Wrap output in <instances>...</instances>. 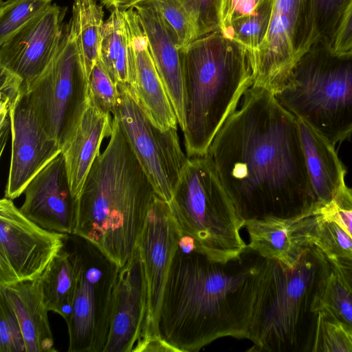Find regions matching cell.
<instances>
[{"instance_id": "1", "label": "cell", "mask_w": 352, "mask_h": 352, "mask_svg": "<svg viewBox=\"0 0 352 352\" xmlns=\"http://www.w3.org/2000/svg\"><path fill=\"white\" fill-rule=\"evenodd\" d=\"M205 156L243 226L317 214L298 119L267 89L252 85L246 91Z\"/></svg>"}, {"instance_id": "2", "label": "cell", "mask_w": 352, "mask_h": 352, "mask_svg": "<svg viewBox=\"0 0 352 352\" xmlns=\"http://www.w3.org/2000/svg\"><path fill=\"white\" fill-rule=\"evenodd\" d=\"M266 258L246 248L226 263L192 243L179 245L166 281L158 322L165 351L197 352L217 339H248Z\"/></svg>"}, {"instance_id": "3", "label": "cell", "mask_w": 352, "mask_h": 352, "mask_svg": "<svg viewBox=\"0 0 352 352\" xmlns=\"http://www.w3.org/2000/svg\"><path fill=\"white\" fill-rule=\"evenodd\" d=\"M76 202L73 234L91 241L120 268L131 256L157 195L117 120Z\"/></svg>"}, {"instance_id": "4", "label": "cell", "mask_w": 352, "mask_h": 352, "mask_svg": "<svg viewBox=\"0 0 352 352\" xmlns=\"http://www.w3.org/2000/svg\"><path fill=\"white\" fill-rule=\"evenodd\" d=\"M180 56L186 155L201 157L253 85L254 54L217 30L181 49Z\"/></svg>"}, {"instance_id": "5", "label": "cell", "mask_w": 352, "mask_h": 352, "mask_svg": "<svg viewBox=\"0 0 352 352\" xmlns=\"http://www.w3.org/2000/svg\"><path fill=\"white\" fill-rule=\"evenodd\" d=\"M329 260L309 245L296 265L266 259L249 328V351L311 352Z\"/></svg>"}, {"instance_id": "6", "label": "cell", "mask_w": 352, "mask_h": 352, "mask_svg": "<svg viewBox=\"0 0 352 352\" xmlns=\"http://www.w3.org/2000/svg\"><path fill=\"white\" fill-rule=\"evenodd\" d=\"M278 103L333 146L352 134V52L338 54L314 43L282 89Z\"/></svg>"}, {"instance_id": "7", "label": "cell", "mask_w": 352, "mask_h": 352, "mask_svg": "<svg viewBox=\"0 0 352 352\" xmlns=\"http://www.w3.org/2000/svg\"><path fill=\"white\" fill-rule=\"evenodd\" d=\"M168 204L182 236L212 261L226 263L245 250L243 225L205 155L188 158Z\"/></svg>"}, {"instance_id": "8", "label": "cell", "mask_w": 352, "mask_h": 352, "mask_svg": "<svg viewBox=\"0 0 352 352\" xmlns=\"http://www.w3.org/2000/svg\"><path fill=\"white\" fill-rule=\"evenodd\" d=\"M65 246L76 283L66 322L69 352H103L111 324L113 291L120 267L91 241L69 234Z\"/></svg>"}, {"instance_id": "9", "label": "cell", "mask_w": 352, "mask_h": 352, "mask_svg": "<svg viewBox=\"0 0 352 352\" xmlns=\"http://www.w3.org/2000/svg\"><path fill=\"white\" fill-rule=\"evenodd\" d=\"M26 95L45 130L63 149L89 102V80L69 21L53 59Z\"/></svg>"}, {"instance_id": "10", "label": "cell", "mask_w": 352, "mask_h": 352, "mask_svg": "<svg viewBox=\"0 0 352 352\" xmlns=\"http://www.w3.org/2000/svg\"><path fill=\"white\" fill-rule=\"evenodd\" d=\"M314 43V0H275L266 36L254 53L253 86L278 93Z\"/></svg>"}, {"instance_id": "11", "label": "cell", "mask_w": 352, "mask_h": 352, "mask_svg": "<svg viewBox=\"0 0 352 352\" xmlns=\"http://www.w3.org/2000/svg\"><path fill=\"white\" fill-rule=\"evenodd\" d=\"M120 100L112 113L156 194L168 203L188 157L177 128L163 131L146 116L126 85H118Z\"/></svg>"}, {"instance_id": "12", "label": "cell", "mask_w": 352, "mask_h": 352, "mask_svg": "<svg viewBox=\"0 0 352 352\" xmlns=\"http://www.w3.org/2000/svg\"><path fill=\"white\" fill-rule=\"evenodd\" d=\"M182 235L168 202L156 195L137 243L146 286V311L133 352L165 351L158 334L164 289Z\"/></svg>"}, {"instance_id": "13", "label": "cell", "mask_w": 352, "mask_h": 352, "mask_svg": "<svg viewBox=\"0 0 352 352\" xmlns=\"http://www.w3.org/2000/svg\"><path fill=\"white\" fill-rule=\"evenodd\" d=\"M69 234L46 230L12 199L0 201V286L37 279L65 246Z\"/></svg>"}, {"instance_id": "14", "label": "cell", "mask_w": 352, "mask_h": 352, "mask_svg": "<svg viewBox=\"0 0 352 352\" xmlns=\"http://www.w3.org/2000/svg\"><path fill=\"white\" fill-rule=\"evenodd\" d=\"M65 14L64 8L53 3L0 44V67L23 80L25 94L53 59L62 36Z\"/></svg>"}, {"instance_id": "15", "label": "cell", "mask_w": 352, "mask_h": 352, "mask_svg": "<svg viewBox=\"0 0 352 352\" xmlns=\"http://www.w3.org/2000/svg\"><path fill=\"white\" fill-rule=\"evenodd\" d=\"M12 148L5 197L14 199L63 147L45 130L23 94L10 112Z\"/></svg>"}, {"instance_id": "16", "label": "cell", "mask_w": 352, "mask_h": 352, "mask_svg": "<svg viewBox=\"0 0 352 352\" xmlns=\"http://www.w3.org/2000/svg\"><path fill=\"white\" fill-rule=\"evenodd\" d=\"M23 193L19 210L26 217L46 230L73 234L76 202L63 152L31 180Z\"/></svg>"}, {"instance_id": "17", "label": "cell", "mask_w": 352, "mask_h": 352, "mask_svg": "<svg viewBox=\"0 0 352 352\" xmlns=\"http://www.w3.org/2000/svg\"><path fill=\"white\" fill-rule=\"evenodd\" d=\"M133 57V77L129 87L148 120L165 131L177 128V118L151 56L137 11L123 10Z\"/></svg>"}, {"instance_id": "18", "label": "cell", "mask_w": 352, "mask_h": 352, "mask_svg": "<svg viewBox=\"0 0 352 352\" xmlns=\"http://www.w3.org/2000/svg\"><path fill=\"white\" fill-rule=\"evenodd\" d=\"M146 311V281L136 247L118 274L110 329L103 352H132L141 336Z\"/></svg>"}, {"instance_id": "19", "label": "cell", "mask_w": 352, "mask_h": 352, "mask_svg": "<svg viewBox=\"0 0 352 352\" xmlns=\"http://www.w3.org/2000/svg\"><path fill=\"white\" fill-rule=\"evenodd\" d=\"M133 8L140 17L157 71L182 131L184 127V87L177 39L151 0L141 1Z\"/></svg>"}, {"instance_id": "20", "label": "cell", "mask_w": 352, "mask_h": 352, "mask_svg": "<svg viewBox=\"0 0 352 352\" xmlns=\"http://www.w3.org/2000/svg\"><path fill=\"white\" fill-rule=\"evenodd\" d=\"M312 215L290 219L267 217L245 221L243 227L249 237L247 247L264 258L294 267L307 248L311 245L307 232Z\"/></svg>"}, {"instance_id": "21", "label": "cell", "mask_w": 352, "mask_h": 352, "mask_svg": "<svg viewBox=\"0 0 352 352\" xmlns=\"http://www.w3.org/2000/svg\"><path fill=\"white\" fill-rule=\"evenodd\" d=\"M112 125L110 113L89 100L74 135L63 149L68 181L75 200L79 197L91 166L100 153L102 140L111 135Z\"/></svg>"}, {"instance_id": "22", "label": "cell", "mask_w": 352, "mask_h": 352, "mask_svg": "<svg viewBox=\"0 0 352 352\" xmlns=\"http://www.w3.org/2000/svg\"><path fill=\"white\" fill-rule=\"evenodd\" d=\"M298 123L318 214L345 185L346 169L335 146L305 122L298 119Z\"/></svg>"}, {"instance_id": "23", "label": "cell", "mask_w": 352, "mask_h": 352, "mask_svg": "<svg viewBox=\"0 0 352 352\" xmlns=\"http://www.w3.org/2000/svg\"><path fill=\"white\" fill-rule=\"evenodd\" d=\"M19 320L26 352H54V341L37 279L0 286Z\"/></svg>"}, {"instance_id": "24", "label": "cell", "mask_w": 352, "mask_h": 352, "mask_svg": "<svg viewBox=\"0 0 352 352\" xmlns=\"http://www.w3.org/2000/svg\"><path fill=\"white\" fill-rule=\"evenodd\" d=\"M100 59L117 85L129 87L133 57L123 10L113 9L102 28Z\"/></svg>"}, {"instance_id": "25", "label": "cell", "mask_w": 352, "mask_h": 352, "mask_svg": "<svg viewBox=\"0 0 352 352\" xmlns=\"http://www.w3.org/2000/svg\"><path fill=\"white\" fill-rule=\"evenodd\" d=\"M38 280L47 309L58 314L67 322L72 311L76 274L65 245Z\"/></svg>"}, {"instance_id": "26", "label": "cell", "mask_w": 352, "mask_h": 352, "mask_svg": "<svg viewBox=\"0 0 352 352\" xmlns=\"http://www.w3.org/2000/svg\"><path fill=\"white\" fill-rule=\"evenodd\" d=\"M69 22L89 80L100 58L101 31L104 22L102 6L96 0H73Z\"/></svg>"}, {"instance_id": "27", "label": "cell", "mask_w": 352, "mask_h": 352, "mask_svg": "<svg viewBox=\"0 0 352 352\" xmlns=\"http://www.w3.org/2000/svg\"><path fill=\"white\" fill-rule=\"evenodd\" d=\"M307 238L329 258L352 259V238L335 221L321 214L312 215L307 228Z\"/></svg>"}, {"instance_id": "28", "label": "cell", "mask_w": 352, "mask_h": 352, "mask_svg": "<svg viewBox=\"0 0 352 352\" xmlns=\"http://www.w3.org/2000/svg\"><path fill=\"white\" fill-rule=\"evenodd\" d=\"M311 352H352V329L322 306Z\"/></svg>"}, {"instance_id": "29", "label": "cell", "mask_w": 352, "mask_h": 352, "mask_svg": "<svg viewBox=\"0 0 352 352\" xmlns=\"http://www.w3.org/2000/svg\"><path fill=\"white\" fill-rule=\"evenodd\" d=\"M274 1L265 0L252 14L234 21L223 34L249 47L254 53L267 32Z\"/></svg>"}, {"instance_id": "30", "label": "cell", "mask_w": 352, "mask_h": 352, "mask_svg": "<svg viewBox=\"0 0 352 352\" xmlns=\"http://www.w3.org/2000/svg\"><path fill=\"white\" fill-rule=\"evenodd\" d=\"M53 0H1L0 44L50 6Z\"/></svg>"}, {"instance_id": "31", "label": "cell", "mask_w": 352, "mask_h": 352, "mask_svg": "<svg viewBox=\"0 0 352 352\" xmlns=\"http://www.w3.org/2000/svg\"><path fill=\"white\" fill-rule=\"evenodd\" d=\"M351 0H314V43L331 48L342 16Z\"/></svg>"}, {"instance_id": "32", "label": "cell", "mask_w": 352, "mask_h": 352, "mask_svg": "<svg viewBox=\"0 0 352 352\" xmlns=\"http://www.w3.org/2000/svg\"><path fill=\"white\" fill-rule=\"evenodd\" d=\"M89 100L102 110L111 113L118 107L120 92L99 58L89 78Z\"/></svg>"}, {"instance_id": "33", "label": "cell", "mask_w": 352, "mask_h": 352, "mask_svg": "<svg viewBox=\"0 0 352 352\" xmlns=\"http://www.w3.org/2000/svg\"><path fill=\"white\" fill-rule=\"evenodd\" d=\"M175 34L181 49L197 38L192 21L178 0H151Z\"/></svg>"}, {"instance_id": "34", "label": "cell", "mask_w": 352, "mask_h": 352, "mask_svg": "<svg viewBox=\"0 0 352 352\" xmlns=\"http://www.w3.org/2000/svg\"><path fill=\"white\" fill-rule=\"evenodd\" d=\"M321 306L352 329V293L333 268L322 297Z\"/></svg>"}, {"instance_id": "35", "label": "cell", "mask_w": 352, "mask_h": 352, "mask_svg": "<svg viewBox=\"0 0 352 352\" xmlns=\"http://www.w3.org/2000/svg\"><path fill=\"white\" fill-rule=\"evenodd\" d=\"M190 16L197 38L221 30V0H178Z\"/></svg>"}, {"instance_id": "36", "label": "cell", "mask_w": 352, "mask_h": 352, "mask_svg": "<svg viewBox=\"0 0 352 352\" xmlns=\"http://www.w3.org/2000/svg\"><path fill=\"white\" fill-rule=\"evenodd\" d=\"M0 352H26L17 316L5 294L1 290Z\"/></svg>"}, {"instance_id": "37", "label": "cell", "mask_w": 352, "mask_h": 352, "mask_svg": "<svg viewBox=\"0 0 352 352\" xmlns=\"http://www.w3.org/2000/svg\"><path fill=\"white\" fill-rule=\"evenodd\" d=\"M318 214L337 222L352 238V188L345 184Z\"/></svg>"}, {"instance_id": "38", "label": "cell", "mask_w": 352, "mask_h": 352, "mask_svg": "<svg viewBox=\"0 0 352 352\" xmlns=\"http://www.w3.org/2000/svg\"><path fill=\"white\" fill-rule=\"evenodd\" d=\"M265 0H221L220 8L221 31L225 34L232 23L252 14Z\"/></svg>"}, {"instance_id": "39", "label": "cell", "mask_w": 352, "mask_h": 352, "mask_svg": "<svg viewBox=\"0 0 352 352\" xmlns=\"http://www.w3.org/2000/svg\"><path fill=\"white\" fill-rule=\"evenodd\" d=\"M331 50L338 54L352 52V0L342 16Z\"/></svg>"}, {"instance_id": "40", "label": "cell", "mask_w": 352, "mask_h": 352, "mask_svg": "<svg viewBox=\"0 0 352 352\" xmlns=\"http://www.w3.org/2000/svg\"><path fill=\"white\" fill-rule=\"evenodd\" d=\"M333 271L352 293V259L347 258H329Z\"/></svg>"}, {"instance_id": "41", "label": "cell", "mask_w": 352, "mask_h": 352, "mask_svg": "<svg viewBox=\"0 0 352 352\" xmlns=\"http://www.w3.org/2000/svg\"></svg>"}]
</instances>
